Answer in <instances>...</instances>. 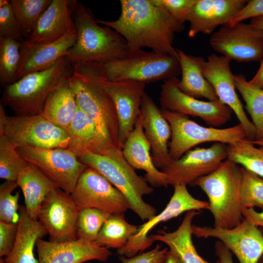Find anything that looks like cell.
<instances>
[{"label": "cell", "mask_w": 263, "mask_h": 263, "mask_svg": "<svg viewBox=\"0 0 263 263\" xmlns=\"http://www.w3.org/2000/svg\"><path fill=\"white\" fill-rule=\"evenodd\" d=\"M120 3L121 14L117 19L96 22L119 33L129 51L148 47L154 52L178 58L173 42L175 34L184 30V24L155 0H120Z\"/></svg>", "instance_id": "cell-1"}, {"label": "cell", "mask_w": 263, "mask_h": 263, "mask_svg": "<svg viewBox=\"0 0 263 263\" xmlns=\"http://www.w3.org/2000/svg\"><path fill=\"white\" fill-rule=\"evenodd\" d=\"M76 39L66 56L71 64L103 63L118 58L129 51L125 39L107 26H100L83 4L71 0Z\"/></svg>", "instance_id": "cell-2"}, {"label": "cell", "mask_w": 263, "mask_h": 263, "mask_svg": "<svg viewBox=\"0 0 263 263\" xmlns=\"http://www.w3.org/2000/svg\"><path fill=\"white\" fill-rule=\"evenodd\" d=\"M78 159L96 170L118 189L129 201L130 209L142 220L148 221L156 215L155 208L143 200L145 195L153 191V188L146 179L136 173L121 149L112 148L103 154L87 151Z\"/></svg>", "instance_id": "cell-3"}, {"label": "cell", "mask_w": 263, "mask_h": 263, "mask_svg": "<svg viewBox=\"0 0 263 263\" xmlns=\"http://www.w3.org/2000/svg\"><path fill=\"white\" fill-rule=\"evenodd\" d=\"M66 56L50 68L22 77L5 88L1 101L18 116L40 114L50 95L74 73Z\"/></svg>", "instance_id": "cell-4"}, {"label": "cell", "mask_w": 263, "mask_h": 263, "mask_svg": "<svg viewBox=\"0 0 263 263\" xmlns=\"http://www.w3.org/2000/svg\"><path fill=\"white\" fill-rule=\"evenodd\" d=\"M241 181V167L227 159L215 170L190 185L199 187L207 196L214 227L230 229L242 221Z\"/></svg>", "instance_id": "cell-5"}, {"label": "cell", "mask_w": 263, "mask_h": 263, "mask_svg": "<svg viewBox=\"0 0 263 263\" xmlns=\"http://www.w3.org/2000/svg\"><path fill=\"white\" fill-rule=\"evenodd\" d=\"M86 64L112 81L131 80L147 84L177 77L181 74L178 57L142 49L130 51L107 62Z\"/></svg>", "instance_id": "cell-6"}, {"label": "cell", "mask_w": 263, "mask_h": 263, "mask_svg": "<svg viewBox=\"0 0 263 263\" xmlns=\"http://www.w3.org/2000/svg\"><path fill=\"white\" fill-rule=\"evenodd\" d=\"M68 81L75 93L78 108L95 125L98 134L97 154H103L112 148H120L118 118L110 96L85 74L74 71Z\"/></svg>", "instance_id": "cell-7"}, {"label": "cell", "mask_w": 263, "mask_h": 263, "mask_svg": "<svg viewBox=\"0 0 263 263\" xmlns=\"http://www.w3.org/2000/svg\"><path fill=\"white\" fill-rule=\"evenodd\" d=\"M162 110L170 127L169 153L172 161L178 160L191 148L200 144L213 142L228 145L248 139L247 132L240 123L224 129L206 127L190 119L187 115Z\"/></svg>", "instance_id": "cell-8"}, {"label": "cell", "mask_w": 263, "mask_h": 263, "mask_svg": "<svg viewBox=\"0 0 263 263\" xmlns=\"http://www.w3.org/2000/svg\"><path fill=\"white\" fill-rule=\"evenodd\" d=\"M72 66L74 71L90 76L112 100L118 115L119 144L122 150L139 116L146 84L131 80H110L87 64Z\"/></svg>", "instance_id": "cell-9"}, {"label": "cell", "mask_w": 263, "mask_h": 263, "mask_svg": "<svg viewBox=\"0 0 263 263\" xmlns=\"http://www.w3.org/2000/svg\"><path fill=\"white\" fill-rule=\"evenodd\" d=\"M20 156L38 168L58 188L71 194L88 166L67 148L42 149L30 146L17 148Z\"/></svg>", "instance_id": "cell-10"}, {"label": "cell", "mask_w": 263, "mask_h": 263, "mask_svg": "<svg viewBox=\"0 0 263 263\" xmlns=\"http://www.w3.org/2000/svg\"><path fill=\"white\" fill-rule=\"evenodd\" d=\"M209 42L215 51L231 60L261 61L263 57V32L250 23L223 25L211 35Z\"/></svg>", "instance_id": "cell-11"}, {"label": "cell", "mask_w": 263, "mask_h": 263, "mask_svg": "<svg viewBox=\"0 0 263 263\" xmlns=\"http://www.w3.org/2000/svg\"><path fill=\"white\" fill-rule=\"evenodd\" d=\"M4 134L17 148H67L69 136L65 130L41 115L7 116Z\"/></svg>", "instance_id": "cell-12"}, {"label": "cell", "mask_w": 263, "mask_h": 263, "mask_svg": "<svg viewBox=\"0 0 263 263\" xmlns=\"http://www.w3.org/2000/svg\"><path fill=\"white\" fill-rule=\"evenodd\" d=\"M177 77L164 80L159 98L161 109L198 117L210 127L221 126L231 118L232 110L219 100L203 101L183 93Z\"/></svg>", "instance_id": "cell-13"}, {"label": "cell", "mask_w": 263, "mask_h": 263, "mask_svg": "<svg viewBox=\"0 0 263 263\" xmlns=\"http://www.w3.org/2000/svg\"><path fill=\"white\" fill-rule=\"evenodd\" d=\"M80 209L94 208L111 215L124 214L130 205L125 196L105 177L88 167L71 194Z\"/></svg>", "instance_id": "cell-14"}, {"label": "cell", "mask_w": 263, "mask_h": 263, "mask_svg": "<svg viewBox=\"0 0 263 263\" xmlns=\"http://www.w3.org/2000/svg\"><path fill=\"white\" fill-rule=\"evenodd\" d=\"M192 232L198 237L217 239L235 255L239 263H258L263 255V233L245 218L230 229L192 225Z\"/></svg>", "instance_id": "cell-15"}, {"label": "cell", "mask_w": 263, "mask_h": 263, "mask_svg": "<svg viewBox=\"0 0 263 263\" xmlns=\"http://www.w3.org/2000/svg\"><path fill=\"white\" fill-rule=\"evenodd\" d=\"M227 159V145L215 142L208 148L188 151L161 170L166 175L169 185H191L197 179L215 170Z\"/></svg>", "instance_id": "cell-16"}, {"label": "cell", "mask_w": 263, "mask_h": 263, "mask_svg": "<svg viewBox=\"0 0 263 263\" xmlns=\"http://www.w3.org/2000/svg\"><path fill=\"white\" fill-rule=\"evenodd\" d=\"M80 208L71 194L57 188L42 203L38 220L47 231L50 241L77 240L76 225Z\"/></svg>", "instance_id": "cell-17"}, {"label": "cell", "mask_w": 263, "mask_h": 263, "mask_svg": "<svg viewBox=\"0 0 263 263\" xmlns=\"http://www.w3.org/2000/svg\"><path fill=\"white\" fill-rule=\"evenodd\" d=\"M174 187V192L165 209L147 222L139 226L138 232L132 237L127 244L117 250L121 256L132 257L151 245L153 241L149 233L157 225L175 218L185 212L209 209V203L194 198L188 191L186 185Z\"/></svg>", "instance_id": "cell-18"}, {"label": "cell", "mask_w": 263, "mask_h": 263, "mask_svg": "<svg viewBox=\"0 0 263 263\" xmlns=\"http://www.w3.org/2000/svg\"><path fill=\"white\" fill-rule=\"evenodd\" d=\"M231 60L227 57L212 54L206 60L203 74L213 88L218 99L229 107L244 128L248 139H256V132L254 125L247 117L236 92L234 75L230 68Z\"/></svg>", "instance_id": "cell-19"}, {"label": "cell", "mask_w": 263, "mask_h": 263, "mask_svg": "<svg viewBox=\"0 0 263 263\" xmlns=\"http://www.w3.org/2000/svg\"><path fill=\"white\" fill-rule=\"evenodd\" d=\"M36 247L38 263H84L92 260L104 262L112 255L108 249L95 242L81 239L55 242L39 238Z\"/></svg>", "instance_id": "cell-20"}, {"label": "cell", "mask_w": 263, "mask_h": 263, "mask_svg": "<svg viewBox=\"0 0 263 263\" xmlns=\"http://www.w3.org/2000/svg\"><path fill=\"white\" fill-rule=\"evenodd\" d=\"M139 116L145 135L150 146L154 164L161 169L172 161L168 148V141L171 137L170 127L162 109L146 92L142 98Z\"/></svg>", "instance_id": "cell-21"}, {"label": "cell", "mask_w": 263, "mask_h": 263, "mask_svg": "<svg viewBox=\"0 0 263 263\" xmlns=\"http://www.w3.org/2000/svg\"><path fill=\"white\" fill-rule=\"evenodd\" d=\"M245 0H197L190 15L188 36L210 35L219 26L229 24L245 5Z\"/></svg>", "instance_id": "cell-22"}, {"label": "cell", "mask_w": 263, "mask_h": 263, "mask_svg": "<svg viewBox=\"0 0 263 263\" xmlns=\"http://www.w3.org/2000/svg\"><path fill=\"white\" fill-rule=\"evenodd\" d=\"M74 28L71 0H52L22 44L31 46L53 42Z\"/></svg>", "instance_id": "cell-23"}, {"label": "cell", "mask_w": 263, "mask_h": 263, "mask_svg": "<svg viewBox=\"0 0 263 263\" xmlns=\"http://www.w3.org/2000/svg\"><path fill=\"white\" fill-rule=\"evenodd\" d=\"M76 39L75 28L58 39L31 46L22 44L18 80L29 73L48 69L61 57L66 56Z\"/></svg>", "instance_id": "cell-24"}, {"label": "cell", "mask_w": 263, "mask_h": 263, "mask_svg": "<svg viewBox=\"0 0 263 263\" xmlns=\"http://www.w3.org/2000/svg\"><path fill=\"white\" fill-rule=\"evenodd\" d=\"M122 150L125 158L134 169L146 172V180L152 187H167L169 185L166 175L154 164L150 146L145 135L139 116Z\"/></svg>", "instance_id": "cell-25"}, {"label": "cell", "mask_w": 263, "mask_h": 263, "mask_svg": "<svg viewBox=\"0 0 263 263\" xmlns=\"http://www.w3.org/2000/svg\"><path fill=\"white\" fill-rule=\"evenodd\" d=\"M177 51L182 75L177 84L179 89L195 98L219 100L213 88L204 76L205 58L187 54L182 50L177 49Z\"/></svg>", "instance_id": "cell-26"}, {"label": "cell", "mask_w": 263, "mask_h": 263, "mask_svg": "<svg viewBox=\"0 0 263 263\" xmlns=\"http://www.w3.org/2000/svg\"><path fill=\"white\" fill-rule=\"evenodd\" d=\"M19 218L15 243L6 263H38L34 252L37 240L47 235V232L37 219L28 214L25 206H20Z\"/></svg>", "instance_id": "cell-27"}, {"label": "cell", "mask_w": 263, "mask_h": 263, "mask_svg": "<svg viewBox=\"0 0 263 263\" xmlns=\"http://www.w3.org/2000/svg\"><path fill=\"white\" fill-rule=\"evenodd\" d=\"M199 212L196 210L187 212L181 224L174 231H159L156 234L151 235L153 241H160L167 244L183 263H211L199 255L192 240V221ZM215 263H220L218 260Z\"/></svg>", "instance_id": "cell-28"}, {"label": "cell", "mask_w": 263, "mask_h": 263, "mask_svg": "<svg viewBox=\"0 0 263 263\" xmlns=\"http://www.w3.org/2000/svg\"><path fill=\"white\" fill-rule=\"evenodd\" d=\"M16 182L22 190L28 214L38 220L42 203L58 187L38 168L30 164L20 172Z\"/></svg>", "instance_id": "cell-29"}, {"label": "cell", "mask_w": 263, "mask_h": 263, "mask_svg": "<svg viewBox=\"0 0 263 263\" xmlns=\"http://www.w3.org/2000/svg\"><path fill=\"white\" fill-rule=\"evenodd\" d=\"M77 108L75 93L67 79L48 97L40 115L67 131Z\"/></svg>", "instance_id": "cell-30"}, {"label": "cell", "mask_w": 263, "mask_h": 263, "mask_svg": "<svg viewBox=\"0 0 263 263\" xmlns=\"http://www.w3.org/2000/svg\"><path fill=\"white\" fill-rule=\"evenodd\" d=\"M67 132L69 136L67 149L78 158L87 151L98 153V134L95 125L78 107Z\"/></svg>", "instance_id": "cell-31"}, {"label": "cell", "mask_w": 263, "mask_h": 263, "mask_svg": "<svg viewBox=\"0 0 263 263\" xmlns=\"http://www.w3.org/2000/svg\"><path fill=\"white\" fill-rule=\"evenodd\" d=\"M139 227L127 222L124 214L111 215L103 224L95 243L107 249H119L138 232Z\"/></svg>", "instance_id": "cell-32"}, {"label": "cell", "mask_w": 263, "mask_h": 263, "mask_svg": "<svg viewBox=\"0 0 263 263\" xmlns=\"http://www.w3.org/2000/svg\"><path fill=\"white\" fill-rule=\"evenodd\" d=\"M237 90L245 103L256 132V139H263V89L251 84L243 75H234ZM255 139V140H256Z\"/></svg>", "instance_id": "cell-33"}, {"label": "cell", "mask_w": 263, "mask_h": 263, "mask_svg": "<svg viewBox=\"0 0 263 263\" xmlns=\"http://www.w3.org/2000/svg\"><path fill=\"white\" fill-rule=\"evenodd\" d=\"M227 159L263 177V148L245 139L227 145Z\"/></svg>", "instance_id": "cell-34"}, {"label": "cell", "mask_w": 263, "mask_h": 263, "mask_svg": "<svg viewBox=\"0 0 263 263\" xmlns=\"http://www.w3.org/2000/svg\"><path fill=\"white\" fill-rule=\"evenodd\" d=\"M21 46L17 39L0 38V83L3 88L18 80Z\"/></svg>", "instance_id": "cell-35"}, {"label": "cell", "mask_w": 263, "mask_h": 263, "mask_svg": "<svg viewBox=\"0 0 263 263\" xmlns=\"http://www.w3.org/2000/svg\"><path fill=\"white\" fill-rule=\"evenodd\" d=\"M52 0H11L10 3L21 34L27 38L38 19Z\"/></svg>", "instance_id": "cell-36"}, {"label": "cell", "mask_w": 263, "mask_h": 263, "mask_svg": "<svg viewBox=\"0 0 263 263\" xmlns=\"http://www.w3.org/2000/svg\"><path fill=\"white\" fill-rule=\"evenodd\" d=\"M29 164L5 135H0V178L17 181L19 174Z\"/></svg>", "instance_id": "cell-37"}, {"label": "cell", "mask_w": 263, "mask_h": 263, "mask_svg": "<svg viewBox=\"0 0 263 263\" xmlns=\"http://www.w3.org/2000/svg\"><path fill=\"white\" fill-rule=\"evenodd\" d=\"M111 215L94 208L80 209L76 225L77 239L95 242L103 224Z\"/></svg>", "instance_id": "cell-38"}, {"label": "cell", "mask_w": 263, "mask_h": 263, "mask_svg": "<svg viewBox=\"0 0 263 263\" xmlns=\"http://www.w3.org/2000/svg\"><path fill=\"white\" fill-rule=\"evenodd\" d=\"M240 200L242 208L257 207L263 209V179L242 167Z\"/></svg>", "instance_id": "cell-39"}, {"label": "cell", "mask_w": 263, "mask_h": 263, "mask_svg": "<svg viewBox=\"0 0 263 263\" xmlns=\"http://www.w3.org/2000/svg\"><path fill=\"white\" fill-rule=\"evenodd\" d=\"M19 187L17 182L5 180L0 186V221L18 224L19 214V192L13 194Z\"/></svg>", "instance_id": "cell-40"}, {"label": "cell", "mask_w": 263, "mask_h": 263, "mask_svg": "<svg viewBox=\"0 0 263 263\" xmlns=\"http://www.w3.org/2000/svg\"><path fill=\"white\" fill-rule=\"evenodd\" d=\"M22 36L10 1L0 0V38H12L20 41Z\"/></svg>", "instance_id": "cell-41"}, {"label": "cell", "mask_w": 263, "mask_h": 263, "mask_svg": "<svg viewBox=\"0 0 263 263\" xmlns=\"http://www.w3.org/2000/svg\"><path fill=\"white\" fill-rule=\"evenodd\" d=\"M177 20L182 24L188 21L197 0H155Z\"/></svg>", "instance_id": "cell-42"}, {"label": "cell", "mask_w": 263, "mask_h": 263, "mask_svg": "<svg viewBox=\"0 0 263 263\" xmlns=\"http://www.w3.org/2000/svg\"><path fill=\"white\" fill-rule=\"evenodd\" d=\"M18 224L0 221V258L6 257L14 245Z\"/></svg>", "instance_id": "cell-43"}, {"label": "cell", "mask_w": 263, "mask_h": 263, "mask_svg": "<svg viewBox=\"0 0 263 263\" xmlns=\"http://www.w3.org/2000/svg\"><path fill=\"white\" fill-rule=\"evenodd\" d=\"M168 251L157 244L150 251L130 258L121 256L120 260L122 263H164Z\"/></svg>", "instance_id": "cell-44"}, {"label": "cell", "mask_w": 263, "mask_h": 263, "mask_svg": "<svg viewBox=\"0 0 263 263\" xmlns=\"http://www.w3.org/2000/svg\"><path fill=\"white\" fill-rule=\"evenodd\" d=\"M263 17V0H248L245 5L232 18L229 24L234 25L248 19Z\"/></svg>", "instance_id": "cell-45"}, {"label": "cell", "mask_w": 263, "mask_h": 263, "mask_svg": "<svg viewBox=\"0 0 263 263\" xmlns=\"http://www.w3.org/2000/svg\"><path fill=\"white\" fill-rule=\"evenodd\" d=\"M243 217L255 225L260 226L263 229V210L261 212L256 211L254 208H242Z\"/></svg>", "instance_id": "cell-46"}, {"label": "cell", "mask_w": 263, "mask_h": 263, "mask_svg": "<svg viewBox=\"0 0 263 263\" xmlns=\"http://www.w3.org/2000/svg\"><path fill=\"white\" fill-rule=\"evenodd\" d=\"M215 249L220 263H233L232 253L221 241L216 242Z\"/></svg>", "instance_id": "cell-47"}, {"label": "cell", "mask_w": 263, "mask_h": 263, "mask_svg": "<svg viewBox=\"0 0 263 263\" xmlns=\"http://www.w3.org/2000/svg\"><path fill=\"white\" fill-rule=\"evenodd\" d=\"M260 62L261 64L258 71L249 82L263 89V57Z\"/></svg>", "instance_id": "cell-48"}, {"label": "cell", "mask_w": 263, "mask_h": 263, "mask_svg": "<svg viewBox=\"0 0 263 263\" xmlns=\"http://www.w3.org/2000/svg\"><path fill=\"white\" fill-rule=\"evenodd\" d=\"M164 263H183L179 257L170 250H169Z\"/></svg>", "instance_id": "cell-49"}, {"label": "cell", "mask_w": 263, "mask_h": 263, "mask_svg": "<svg viewBox=\"0 0 263 263\" xmlns=\"http://www.w3.org/2000/svg\"><path fill=\"white\" fill-rule=\"evenodd\" d=\"M250 23L263 32V17L251 19Z\"/></svg>", "instance_id": "cell-50"}, {"label": "cell", "mask_w": 263, "mask_h": 263, "mask_svg": "<svg viewBox=\"0 0 263 263\" xmlns=\"http://www.w3.org/2000/svg\"><path fill=\"white\" fill-rule=\"evenodd\" d=\"M251 141L255 145L258 146L259 147L263 148V139H256L251 140Z\"/></svg>", "instance_id": "cell-51"}, {"label": "cell", "mask_w": 263, "mask_h": 263, "mask_svg": "<svg viewBox=\"0 0 263 263\" xmlns=\"http://www.w3.org/2000/svg\"><path fill=\"white\" fill-rule=\"evenodd\" d=\"M0 263H6L5 258L4 257L0 258Z\"/></svg>", "instance_id": "cell-52"}, {"label": "cell", "mask_w": 263, "mask_h": 263, "mask_svg": "<svg viewBox=\"0 0 263 263\" xmlns=\"http://www.w3.org/2000/svg\"><path fill=\"white\" fill-rule=\"evenodd\" d=\"M258 263H263V255L262 256V257L260 259Z\"/></svg>", "instance_id": "cell-53"}]
</instances>
